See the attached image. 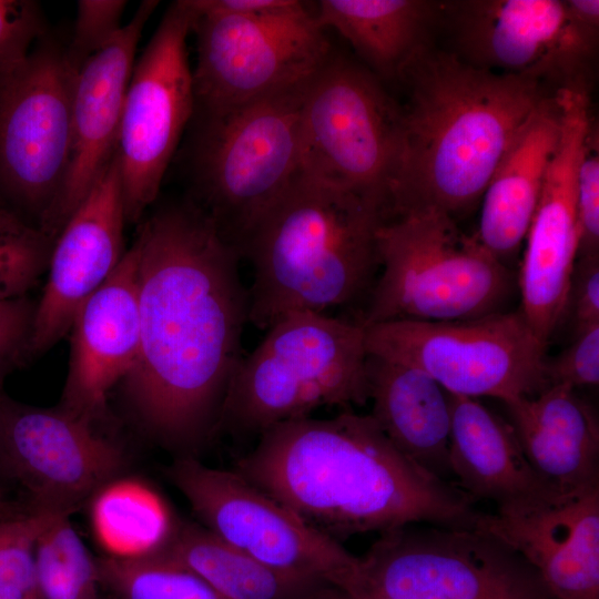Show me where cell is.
Listing matches in <instances>:
<instances>
[{
    "label": "cell",
    "instance_id": "1",
    "mask_svg": "<svg viewBox=\"0 0 599 599\" xmlns=\"http://www.w3.org/2000/svg\"><path fill=\"white\" fill-rule=\"evenodd\" d=\"M135 244L140 338L122 396L144 432L191 447L215 434L243 357L250 305L242 258L192 201L158 210Z\"/></svg>",
    "mask_w": 599,
    "mask_h": 599
},
{
    "label": "cell",
    "instance_id": "2",
    "mask_svg": "<svg viewBox=\"0 0 599 599\" xmlns=\"http://www.w3.org/2000/svg\"><path fill=\"white\" fill-rule=\"evenodd\" d=\"M236 471L337 541L416 522L475 528L481 515L456 484L403 455L372 415L351 410L264 430Z\"/></svg>",
    "mask_w": 599,
    "mask_h": 599
},
{
    "label": "cell",
    "instance_id": "3",
    "mask_svg": "<svg viewBox=\"0 0 599 599\" xmlns=\"http://www.w3.org/2000/svg\"><path fill=\"white\" fill-rule=\"evenodd\" d=\"M406 91L389 217L471 207L541 101L536 80L473 65L455 52L418 49L398 74Z\"/></svg>",
    "mask_w": 599,
    "mask_h": 599
},
{
    "label": "cell",
    "instance_id": "4",
    "mask_svg": "<svg viewBox=\"0 0 599 599\" xmlns=\"http://www.w3.org/2000/svg\"><path fill=\"white\" fill-rule=\"evenodd\" d=\"M374 203L301 174L244 243L248 321L266 329L295 312L325 313L368 294L379 267Z\"/></svg>",
    "mask_w": 599,
    "mask_h": 599
},
{
    "label": "cell",
    "instance_id": "5",
    "mask_svg": "<svg viewBox=\"0 0 599 599\" xmlns=\"http://www.w3.org/2000/svg\"><path fill=\"white\" fill-rule=\"evenodd\" d=\"M265 331L232 377L215 434L258 436L323 406L366 404L368 353L359 321L295 312Z\"/></svg>",
    "mask_w": 599,
    "mask_h": 599
},
{
    "label": "cell",
    "instance_id": "6",
    "mask_svg": "<svg viewBox=\"0 0 599 599\" xmlns=\"http://www.w3.org/2000/svg\"><path fill=\"white\" fill-rule=\"evenodd\" d=\"M382 273L369 292L363 326L450 322L502 312L512 282L505 264L453 216L423 209L385 220L377 231Z\"/></svg>",
    "mask_w": 599,
    "mask_h": 599
},
{
    "label": "cell",
    "instance_id": "7",
    "mask_svg": "<svg viewBox=\"0 0 599 599\" xmlns=\"http://www.w3.org/2000/svg\"><path fill=\"white\" fill-rule=\"evenodd\" d=\"M306 82L203 116L195 154L197 199L192 202L240 256L260 220L302 174L301 106Z\"/></svg>",
    "mask_w": 599,
    "mask_h": 599
},
{
    "label": "cell",
    "instance_id": "8",
    "mask_svg": "<svg viewBox=\"0 0 599 599\" xmlns=\"http://www.w3.org/2000/svg\"><path fill=\"white\" fill-rule=\"evenodd\" d=\"M400 131V105L382 80L333 50L304 88L302 174L355 193L388 217Z\"/></svg>",
    "mask_w": 599,
    "mask_h": 599
},
{
    "label": "cell",
    "instance_id": "9",
    "mask_svg": "<svg viewBox=\"0 0 599 599\" xmlns=\"http://www.w3.org/2000/svg\"><path fill=\"white\" fill-rule=\"evenodd\" d=\"M192 11L195 109L203 116L306 82L333 51L326 30L304 1L258 16Z\"/></svg>",
    "mask_w": 599,
    "mask_h": 599
},
{
    "label": "cell",
    "instance_id": "10",
    "mask_svg": "<svg viewBox=\"0 0 599 599\" xmlns=\"http://www.w3.org/2000/svg\"><path fill=\"white\" fill-rule=\"evenodd\" d=\"M368 355L422 369L453 395L504 404L548 386L546 345L520 309L450 322L392 321L364 326Z\"/></svg>",
    "mask_w": 599,
    "mask_h": 599
},
{
    "label": "cell",
    "instance_id": "11",
    "mask_svg": "<svg viewBox=\"0 0 599 599\" xmlns=\"http://www.w3.org/2000/svg\"><path fill=\"white\" fill-rule=\"evenodd\" d=\"M408 526L382 532L361 557L358 592L393 599H554L537 570L490 532Z\"/></svg>",
    "mask_w": 599,
    "mask_h": 599
},
{
    "label": "cell",
    "instance_id": "12",
    "mask_svg": "<svg viewBox=\"0 0 599 599\" xmlns=\"http://www.w3.org/2000/svg\"><path fill=\"white\" fill-rule=\"evenodd\" d=\"M203 527L223 542L285 573L361 590V558L318 531L236 470L209 467L191 456L166 468Z\"/></svg>",
    "mask_w": 599,
    "mask_h": 599
},
{
    "label": "cell",
    "instance_id": "13",
    "mask_svg": "<svg viewBox=\"0 0 599 599\" xmlns=\"http://www.w3.org/2000/svg\"><path fill=\"white\" fill-rule=\"evenodd\" d=\"M74 78L48 41L0 72V197L42 231L69 167Z\"/></svg>",
    "mask_w": 599,
    "mask_h": 599
},
{
    "label": "cell",
    "instance_id": "14",
    "mask_svg": "<svg viewBox=\"0 0 599 599\" xmlns=\"http://www.w3.org/2000/svg\"><path fill=\"white\" fill-rule=\"evenodd\" d=\"M194 13L172 3L135 61L125 93L116 156L126 221L156 199L182 133L195 111L186 40Z\"/></svg>",
    "mask_w": 599,
    "mask_h": 599
},
{
    "label": "cell",
    "instance_id": "15",
    "mask_svg": "<svg viewBox=\"0 0 599 599\" xmlns=\"http://www.w3.org/2000/svg\"><path fill=\"white\" fill-rule=\"evenodd\" d=\"M466 62L529 78L555 91L586 85L598 30L578 21L566 1L468 0L441 2Z\"/></svg>",
    "mask_w": 599,
    "mask_h": 599
},
{
    "label": "cell",
    "instance_id": "16",
    "mask_svg": "<svg viewBox=\"0 0 599 599\" xmlns=\"http://www.w3.org/2000/svg\"><path fill=\"white\" fill-rule=\"evenodd\" d=\"M0 453L33 506L69 514L120 476L125 456L93 423L61 407L19 403L0 389Z\"/></svg>",
    "mask_w": 599,
    "mask_h": 599
},
{
    "label": "cell",
    "instance_id": "17",
    "mask_svg": "<svg viewBox=\"0 0 599 599\" xmlns=\"http://www.w3.org/2000/svg\"><path fill=\"white\" fill-rule=\"evenodd\" d=\"M560 139L526 235L519 273L520 311L547 346L561 324L569 280L579 252L577 176L589 130V88L555 91Z\"/></svg>",
    "mask_w": 599,
    "mask_h": 599
},
{
    "label": "cell",
    "instance_id": "18",
    "mask_svg": "<svg viewBox=\"0 0 599 599\" xmlns=\"http://www.w3.org/2000/svg\"><path fill=\"white\" fill-rule=\"evenodd\" d=\"M126 222L116 152L58 234L35 306L28 359L70 332L74 316L120 263Z\"/></svg>",
    "mask_w": 599,
    "mask_h": 599
},
{
    "label": "cell",
    "instance_id": "19",
    "mask_svg": "<svg viewBox=\"0 0 599 599\" xmlns=\"http://www.w3.org/2000/svg\"><path fill=\"white\" fill-rule=\"evenodd\" d=\"M158 4V1H143L111 42L75 74L69 167L57 204L43 229L53 242L116 152L136 47Z\"/></svg>",
    "mask_w": 599,
    "mask_h": 599
},
{
    "label": "cell",
    "instance_id": "20",
    "mask_svg": "<svg viewBox=\"0 0 599 599\" xmlns=\"http://www.w3.org/2000/svg\"><path fill=\"white\" fill-rule=\"evenodd\" d=\"M476 527L520 554L554 599H599V487L481 512Z\"/></svg>",
    "mask_w": 599,
    "mask_h": 599
},
{
    "label": "cell",
    "instance_id": "21",
    "mask_svg": "<svg viewBox=\"0 0 599 599\" xmlns=\"http://www.w3.org/2000/svg\"><path fill=\"white\" fill-rule=\"evenodd\" d=\"M135 242L104 283L80 306L72 322L69 370L59 407L94 422L110 390L132 368L140 338Z\"/></svg>",
    "mask_w": 599,
    "mask_h": 599
},
{
    "label": "cell",
    "instance_id": "22",
    "mask_svg": "<svg viewBox=\"0 0 599 599\" xmlns=\"http://www.w3.org/2000/svg\"><path fill=\"white\" fill-rule=\"evenodd\" d=\"M448 396L451 475L474 501L507 510L564 496L532 469L510 423L477 398Z\"/></svg>",
    "mask_w": 599,
    "mask_h": 599
},
{
    "label": "cell",
    "instance_id": "23",
    "mask_svg": "<svg viewBox=\"0 0 599 599\" xmlns=\"http://www.w3.org/2000/svg\"><path fill=\"white\" fill-rule=\"evenodd\" d=\"M536 474L560 495L599 487V424L575 389L549 385L505 403Z\"/></svg>",
    "mask_w": 599,
    "mask_h": 599
},
{
    "label": "cell",
    "instance_id": "24",
    "mask_svg": "<svg viewBox=\"0 0 599 599\" xmlns=\"http://www.w3.org/2000/svg\"><path fill=\"white\" fill-rule=\"evenodd\" d=\"M559 139L560 111L554 92L521 126L485 189L475 236L502 263L526 238Z\"/></svg>",
    "mask_w": 599,
    "mask_h": 599
},
{
    "label": "cell",
    "instance_id": "25",
    "mask_svg": "<svg viewBox=\"0 0 599 599\" xmlns=\"http://www.w3.org/2000/svg\"><path fill=\"white\" fill-rule=\"evenodd\" d=\"M372 417L390 443L428 473L448 480V393L427 373L375 355L367 357ZM449 481V480H448Z\"/></svg>",
    "mask_w": 599,
    "mask_h": 599
},
{
    "label": "cell",
    "instance_id": "26",
    "mask_svg": "<svg viewBox=\"0 0 599 599\" xmlns=\"http://www.w3.org/2000/svg\"><path fill=\"white\" fill-rule=\"evenodd\" d=\"M315 17L337 31L380 80H397L413 54L427 44L441 2L428 0H321Z\"/></svg>",
    "mask_w": 599,
    "mask_h": 599
},
{
    "label": "cell",
    "instance_id": "27",
    "mask_svg": "<svg viewBox=\"0 0 599 599\" xmlns=\"http://www.w3.org/2000/svg\"><path fill=\"white\" fill-rule=\"evenodd\" d=\"M159 552L195 572L223 599H332L338 590L274 569L203 526H176Z\"/></svg>",
    "mask_w": 599,
    "mask_h": 599
},
{
    "label": "cell",
    "instance_id": "28",
    "mask_svg": "<svg viewBox=\"0 0 599 599\" xmlns=\"http://www.w3.org/2000/svg\"><path fill=\"white\" fill-rule=\"evenodd\" d=\"M89 500L92 532L106 557L133 559L154 555L176 527L164 500L138 478L119 476Z\"/></svg>",
    "mask_w": 599,
    "mask_h": 599
},
{
    "label": "cell",
    "instance_id": "29",
    "mask_svg": "<svg viewBox=\"0 0 599 599\" xmlns=\"http://www.w3.org/2000/svg\"><path fill=\"white\" fill-rule=\"evenodd\" d=\"M33 572L40 599H99L98 560L72 526L70 516L55 520L38 538Z\"/></svg>",
    "mask_w": 599,
    "mask_h": 599
},
{
    "label": "cell",
    "instance_id": "30",
    "mask_svg": "<svg viewBox=\"0 0 599 599\" xmlns=\"http://www.w3.org/2000/svg\"><path fill=\"white\" fill-rule=\"evenodd\" d=\"M97 560L100 583L118 599H223L195 572L160 552Z\"/></svg>",
    "mask_w": 599,
    "mask_h": 599
},
{
    "label": "cell",
    "instance_id": "31",
    "mask_svg": "<svg viewBox=\"0 0 599 599\" xmlns=\"http://www.w3.org/2000/svg\"><path fill=\"white\" fill-rule=\"evenodd\" d=\"M53 243L0 197V300L27 295L47 271Z\"/></svg>",
    "mask_w": 599,
    "mask_h": 599
},
{
    "label": "cell",
    "instance_id": "32",
    "mask_svg": "<svg viewBox=\"0 0 599 599\" xmlns=\"http://www.w3.org/2000/svg\"><path fill=\"white\" fill-rule=\"evenodd\" d=\"M72 514L31 507L0 518V586L34 588L33 550L40 535Z\"/></svg>",
    "mask_w": 599,
    "mask_h": 599
},
{
    "label": "cell",
    "instance_id": "33",
    "mask_svg": "<svg viewBox=\"0 0 599 599\" xmlns=\"http://www.w3.org/2000/svg\"><path fill=\"white\" fill-rule=\"evenodd\" d=\"M126 1L80 0L71 41L64 58L77 74L81 67L101 51L121 30Z\"/></svg>",
    "mask_w": 599,
    "mask_h": 599
},
{
    "label": "cell",
    "instance_id": "34",
    "mask_svg": "<svg viewBox=\"0 0 599 599\" xmlns=\"http://www.w3.org/2000/svg\"><path fill=\"white\" fill-rule=\"evenodd\" d=\"M544 373L549 385L576 389L599 384V323L572 336V342L550 359Z\"/></svg>",
    "mask_w": 599,
    "mask_h": 599
},
{
    "label": "cell",
    "instance_id": "35",
    "mask_svg": "<svg viewBox=\"0 0 599 599\" xmlns=\"http://www.w3.org/2000/svg\"><path fill=\"white\" fill-rule=\"evenodd\" d=\"M592 123L577 176L578 255L599 253V139Z\"/></svg>",
    "mask_w": 599,
    "mask_h": 599
},
{
    "label": "cell",
    "instance_id": "36",
    "mask_svg": "<svg viewBox=\"0 0 599 599\" xmlns=\"http://www.w3.org/2000/svg\"><path fill=\"white\" fill-rule=\"evenodd\" d=\"M42 31V17L34 1L0 0V72L23 60Z\"/></svg>",
    "mask_w": 599,
    "mask_h": 599
},
{
    "label": "cell",
    "instance_id": "37",
    "mask_svg": "<svg viewBox=\"0 0 599 599\" xmlns=\"http://www.w3.org/2000/svg\"><path fill=\"white\" fill-rule=\"evenodd\" d=\"M35 306L27 295L0 300V389L11 370L29 361Z\"/></svg>",
    "mask_w": 599,
    "mask_h": 599
},
{
    "label": "cell",
    "instance_id": "38",
    "mask_svg": "<svg viewBox=\"0 0 599 599\" xmlns=\"http://www.w3.org/2000/svg\"><path fill=\"white\" fill-rule=\"evenodd\" d=\"M564 321L573 335L599 323V253L578 255L569 280Z\"/></svg>",
    "mask_w": 599,
    "mask_h": 599
},
{
    "label": "cell",
    "instance_id": "39",
    "mask_svg": "<svg viewBox=\"0 0 599 599\" xmlns=\"http://www.w3.org/2000/svg\"><path fill=\"white\" fill-rule=\"evenodd\" d=\"M195 11L258 16L291 7L296 0H186Z\"/></svg>",
    "mask_w": 599,
    "mask_h": 599
},
{
    "label": "cell",
    "instance_id": "40",
    "mask_svg": "<svg viewBox=\"0 0 599 599\" xmlns=\"http://www.w3.org/2000/svg\"><path fill=\"white\" fill-rule=\"evenodd\" d=\"M571 14L582 24L598 30L599 1L598 0H566Z\"/></svg>",
    "mask_w": 599,
    "mask_h": 599
},
{
    "label": "cell",
    "instance_id": "41",
    "mask_svg": "<svg viewBox=\"0 0 599 599\" xmlns=\"http://www.w3.org/2000/svg\"><path fill=\"white\" fill-rule=\"evenodd\" d=\"M332 599H393V598L383 597V596H378V595H373V593H368V592H358V593H355V595H349V593L343 592L341 590H337L334 593Z\"/></svg>",
    "mask_w": 599,
    "mask_h": 599
},
{
    "label": "cell",
    "instance_id": "42",
    "mask_svg": "<svg viewBox=\"0 0 599 599\" xmlns=\"http://www.w3.org/2000/svg\"><path fill=\"white\" fill-rule=\"evenodd\" d=\"M19 511L18 507L7 500L2 493L0 491V518L12 515Z\"/></svg>",
    "mask_w": 599,
    "mask_h": 599
},
{
    "label": "cell",
    "instance_id": "43",
    "mask_svg": "<svg viewBox=\"0 0 599 599\" xmlns=\"http://www.w3.org/2000/svg\"><path fill=\"white\" fill-rule=\"evenodd\" d=\"M6 478H8V476H7V473L4 470V466H3L2 458H1V453H0V481L2 479H6Z\"/></svg>",
    "mask_w": 599,
    "mask_h": 599
},
{
    "label": "cell",
    "instance_id": "44",
    "mask_svg": "<svg viewBox=\"0 0 599 599\" xmlns=\"http://www.w3.org/2000/svg\"><path fill=\"white\" fill-rule=\"evenodd\" d=\"M24 599H40V597L38 596L37 591L33 590Z\"/></svg>",
    "mask_w": 599,
    "mask_h": 599
}]
</instances>
